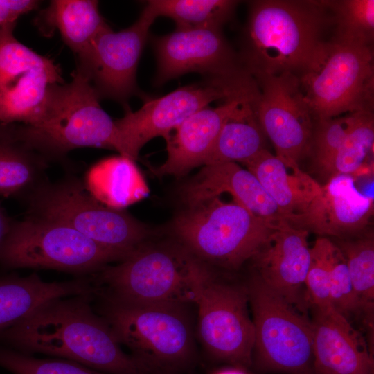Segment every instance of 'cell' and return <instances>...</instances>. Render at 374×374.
I'll list each match as a JSON object with an SVG mask.
<instances>
[{
  "mask_svg": "<svg viewBox=\"0 0 374 374\" xmlns=\"http://www.w3.org/2000/svg\"><path fill=\"white\" fill-rule=\"evenodd\" d=\"M244 91L239 84L205 80L179 87L155 98H149L137 111L127 106L124 116L115 120L121 145V156L135 161L151 139L169 134L185 120L215 100H224Z\"/></svg>",
  "mask_w": 374,
  "mask_h": 374,
  "instance_id": "cell-15",
  "label": "cell"
},
{
  "mask_svg": "<svg viewBox=\"0 0 374 374\" xmlns=\"http://www.w3.org/2000/svg\"><path fill=\"white\" fill-rule=\"evenodd\" d=\"M313 374H373L365 337L332 307L312 308Z\"/></svg>",
  "mask_w": 374,
  "mask_h": 374,
  "instance_id": "cell-19",
  "label": "cell"
},
{
  "mask_svg": "<svg viewBox=\"0 0 374 374\" xmlns=\"http://www.w3.org/2000/svg\"><path fill=\"white\" fill-rule=\"evenodd\" d=\"M108 299L127 303H195L215 276L209 266L179 243L141 245L98 272Z\"/></svg>",
  "mask_w": 374,
  "mask_h": 374,
  "instance_id": "cell-4",
  "label": "cell"
},
{
  "mask_svg": "<svg viewBox=\"0 0 374 374\" xmlns=\"http://www.w3.org/2000/svg\"><path fill=\"white\" fill-rule=\"evenodd\" d=\"M39 1L35 0H0V28L16 23L21 15L37 8Z\"/></svg>",
  "mask_w": 374,
  "mask_h": 374,
  "instance_id": "cell-36",
  "label": "cell"
},
{
  "mask_svg": "<svg viewBox=\"0 0 374 374\" xmlns=\"http://www.w3.org/2000/svg\"><path fill=\"white\" fill-rule=\"evenodd\" d=\"M332 13V39L372 46L374 36L373 0L324 1Z\"/></svg>",
  "mask_w": 374,
  "mask_h": 374,
  "instance_id": "cell-31",
  "label": "cell"
},
{
  "mask_svg": "<svg viewBox=\"0 0 374 374\" xmlns=\"http://www.w3.org/2000/svg\"><path fill=\"white\" fill-rule=\"evenodd\" d=\"M339 239L335 244L344 254L359 303L364 327L373 339L374 240L371 233Z\"/></svg>",
  "mask_w": 374,
  "mask_h": 374,
  "instance_id": "cell-28",
  "label": "cell"
},
{
  "mask_svg": "<svg viewBox=\"0 0 374 374\" xmlns=\"http://www.w3.org/2000/svg\"><path fill=\"white\" fill-rule=\"evenodd\" d=\"M278 225L217 196L185 205L171 226L177 241L199 260L232 270L252 259Z\"/></svg>",
  "mask_w": 374,
  "mask_h": 374,
  "instance_id": "cell-5",
  "label": "cell"
},
{
  "mask_svg": "<svg viewBox=\"0 0 374 374\" xmlns=\"http://www.w3.org/2000/svg\"><path fill=\"white\" fill-rule=\"evenodd\" d=\"M330 299L332 307L348 319L351 315L360 314L346 261L338 246L332 264Z\"/></svg>",
  "mask_w": 374,
  "mask_h": 374,
  "instance_id": "cell-35",
  "label": "cell"
},
{
  "mask_svg": "<svg viewBox=\"0 0 374 374\" xmlns=\"http://www.w3.org/2000/svg\"><path fill=\"white\" fill-rule=\"evenodd\" d=\"M198 307L197 332L215 358L237 368L253 363L255 331L247 287L214 278L203 289Z\"/></svg>",
  "mask_w": 374,
  "mask_h": 374,
  "instance_id": "cell-14",
  "label": "cell"
},
{
  "mask_svg": "<svg viewBox=\"0 0 374 374\" xmlns=\"http://www.w3.org/2000/svg\"><path fill=\"white\" fill-rule=\"evenodd\" d=\"M103 317L119 344L151 371L181 367L192 358L193 335L184 305L108 299Z\"/></svg>",
  "mask_w": 374,
  "mask_h": 374,
  "instance_id": "cell-8",
  "label": "cell"
},
{
  "mask_svg": "<svg viewBox=\"0 0 374 374\" xmlns=\"http://www.w3.org/2000/svg\"><path fill=\"white\" fill-rule=\"evenodd\" d=\"M253 87L229 98L217 107L209 105L194 113L166 139L168 157L157 175L181 177L204 166L226 121L251 95Z\"/></svg>",
  "mask_w": 374,
  "mask_h": 374,
  "instance_id": "cell-20",
  "label": "cell"
},
{
  "mask_svg": "<svg viewBox=\"0 0 374 374\" xmlns=\"http://www.w3.org/2000/svg\"><path fill=\"white\" fill-rule=\"evenodd\" d=\"M124 258L62 222L28 214L13 220L0 244V266L4 269H47L85 275Z\"/></svg>",
  "mask_w": 374,
  "mask_h": 374,
  "instance_id": "cell-7",
  "label": "cell"
},
{
  "mask_svg": "<svg viewBox=\"0 0 374 374\" xmlns=\"http://www.w3.org/2000/svg\"><path fill=\"white\" fill-rule=\"evenodd\" d=\"M100 100L89 80L75 69L70 82L51 88L33 123H17L18 132L48 163L64 165L69 152L82 148H106L121 154L115 120L102 108Z\"/></svg>",
  "mask_w": 374,
  "mask_h": 374,
  "instance_id": "cell-3",
  "label": "cell"
},
{
  "mask_svg": "<svg viewBox=\"0 0 374 374\" xmlns=\"http://www.w3.org/2000/svg\"><path fill=\"white\" fill-rule=\"evenodd\" d=\"M27 214L62 222L126 258L147 242L148 227L124 209L105 205L71 172L47 181L24 202Z\"/></svg>",
  "mask_w": 374,
  "mask_h": 374,
  "instance_id": "cell-6",
  "label": "cell"
},
{
  "mask_svg": "<svg viewBox=\"0 0 374 374\" xmlns=\"http://www.w3.org/2000/svg\"><path fill=\"white\" fill-rule=\"evenodd\" d=\"M13 220L8 215L0 201V244L8 233Z\"/></svg>",
  "mask_w": 374,
  "mask_h": 374,
  "instance_id": "cell-37",
  "label": "cell"
},
{
  "mask_svg": "<svg viewBox=\"0 0 374 374\" xmlns=\"http://www.w3.org/2000/svg\"><path fill=\"white\" fill-rule=\"evenodd\" d=\"M299 80L317 121L372 112L373 47L332 38L319 65Z\"/></svg>",
  "mask_w": 374,
  "mask_h": 374,
  "instance_id": "cell-10",
  "label": "cell"
},
{
  "mask_svg": "<svg viewBox=\"0 0 374 374\" xmlns=\"http://www.w3.org/2000/svg\"><path fill=\"white\" fill-rule=\"evenodd\" d=\"M156 19L145 6L130 26L115 32L106 26L77 55L75 69L89 80L100 99L115 100L125 108L132 96L141 94L137 67Z\"/></svg>",
  "mask_w": 374,
  "mask_h": 374,
  "instance_id": "cell-12",
  "label": "cell"
},
{
  "mask_svg": "<svg viewBox=\"0 0 374 374\" xmlns=\"http://www.w3.org/2000/svg\"><path fill=\"white\" fill-rule=\"evenodd\" d=\"M333 24L324 1L258 0L249 3L239 62L251 76L289 73L299 78L320 63Z\"/></svg>",
  "mask_w": 374,
  "mask_h": 374,
  "instance_id": "cell-2",
  "label": "cell"
},
{
  "mask_svg": "<svg viewBox=\"0 0 374 374\" xmlns=\"http://www.w3.org/2000/svg\"><path fill=\"white\" fill-rule=\"evenodd\" d=\"M253 92L223 125L204 166L244 163L265 148V135L251 103Z\"/></svg>",
  "mask_w": 374,
  "mask_h": 374,
  "instance_id": "cell-26",
  "label": "cell"
},
{
  "mask_svg": "<svg viewBox=\"0 0 374 374\" xmlns=\"http://www.w3.org/2000/svg\"><path fill=\"white\" fill-rule=\"evenodd\" d=\"M224 193L258 217L276 225L287 222L257 177L237 163L204 166L183 186L180 195L183 203L187 205Z\"/></svg>",
  "mask_w": 374,
  "mask_h": 374,
  "instance_id": "cell-21",
  "label": "cell"
},
{
  "mask_svg": "<svg viewBox=\"0 0 374 374\" xmlns=\"http://www.w3.org/2000/svg\"><path fill=\"white\" fill-rule=\"evenodd\" d=\"M374 119L372 112H356L354 123L343 145L322 173L328 179L338 175H355L365 166L373 151Z\"/></svg>",
  "mask_w": 374,
  "mask_h": 374,
  "instance_id": "cell-30",
  "label": "cell"
},
{
  "mask_svg": "<svg viewBox=\"0 0 374 374\" xmlns=\"http://www.w3.org/2000/svg\"><path fill=\"white\" fill-rule=\"evenodd\" d=\"M251 103L276 155L290 166L299 165L310 151L317 120L299 78L291 73L257 74Z\"/></svg>",
  "mask_w": 374,
  "mask_h": 374,
  "instance_id": "cell-11",
  "label": "cell"
},
{
  "mask_svg": "<svg viewBox=\"0 0 374 374\" xmlns=\"http://www.w3.org/2000/svg\"><path fill=\"white\" fill-rule=\"evenodd\" d=\"M46 26L57 28L64 42L76 55L108 24L93 0H54L40 14Z\"/></svg>",
  "mask_w": 374,
  "mask_h": 374,
  "instance_id": "cell-27",
  "label": "cell"
},
{
  "mask_svg": "<svg viewBox=\"0 0 374 374\" xmlns=\"http://www.w3.org/2000/svg\"><path fill=\"white\" fill-rule=\"evenodd\" d=\"M356 112L317 121L310 150L321 173L343 145L355 119Z\"/></svg>",
  "mask_w": 374,
  "mask_h": 374,
  "instance_id": "cell-34",
  "label": "cell"
},
{
  "mask_svg": "<svg viewBox=\"0 0 374 374\" xmlns=\"http://www.w3.org/2000/svg\"><path fill=\"white\" fill-rule=\"evenodd\" d=\"M0 366L14 374H107L71 360L38 359L2 346Z\"/></svg>",
  "mask_w": 374,
  "mask_h": 374,
  "instance_id": "cell-33",
  "label": "cell"
},
{
  "mask_svg": "<svg viewBox=\"0 0 374 374\" xmlns=\"http://www.w3.org/2000/svg\"><path fill=\"white\" fill-rule=\"evenodd\" d=\"M48 163L21 139L17 123L0 122V197L23 203L49 180Z\"/></svg>",
  "mask_w": 374,
  "mask_h": 374,
  "instance_id": "cell-24",
  "label": "cell"
},
{
  "mask_svg": "<svg viewBox=\"0 0 374 374\" xmlns=\"http://www.w3.org/2000/svg\"><path fill=\"white\" fill-rule=\"evenodd\" d=\"M337 246L326 237L319 238L310 248V262L305 287L310 308L332 307L330 282Z\"/></svg>",
  "mask_w": 374,
  "mask_h": 374,
  "instance_id": "cell-32",
  "label": "cell"
},
{
  "mask_svg": "<svg viewBox=\"0 0 374 374\" xmlns=\"http://www.w3.org/2000/svg\"><path fill=\"white\" fill-rule=\"evenodd\" d=\"M256 365L265 371L313 374L312 328L307 314L254 274L247 286Z\"/></svg>",
  "mask_w": 374,
  "mask_h": 374,
  "instance_id": "cell-9",
  "label": "cell"
},
{
  "mask_svg": "<svg viewBox=\"0 0 374 374\" xmlns=\"http://www.w3.org/2000/svg\"><path fill=\"white\" fill-rule=\"evenodd\" d=\"M215 374H246L241 368H227L222 371H220Z\"/></svg>",
  "mask_w": 374,
  "mask_h": 374,
  "instance_id": "cell-38",
  "label": "cell"
},
{
  "mask_svg": "<svg viewBox=\"0 0 374 374\" xmlns=\"http://www.w3.org/2000/svg\"><path fill=\"white\" fill-rule=\"evenodd\" d=\"M239 1L233 0H150L145 6L154 16L172 19L177 29L222 28Z\"/></svg>",
  "mask_w": 374,
  "mask_h": 374,
  "instance_id": "cell-29",
  "label": "cell"
},
{
  "mask_svg": "<svg viewBox=\"0 0 374 374\" xmlns=\"http://www.w3.org/2000/svg\"><path fill=\"white\" fill-rule=\"evenodd\" d=\"M91 294L44 303L0 332V341L22 353L62 357L107 374H149L147 366L123 351L107 321L93 311Z\"/></svg>",
  "mask_w": 374,
  "mask_h": 374,
  "instance_id": "cell-1",
  "label": "cell"
},
{
  "mask_svg": "<svg viewBox=\"0 0 374 374\" xmlns=\"http://www.w3.org/2000/svg\"><path fill=\"white\" fill-rule=\"evenodd\" d=\"M93 292L91 282L85 277L46 282L36 273L25 277L15 274L0 276V332L51 300Z\"/></svg>",
  "mask_w": 374,
  "mask_h": 374,
  "instance_id": "cell-23",
  "label": "cell"
},
{
  "mask_svg": "<svg viewBox=\"0 0 374 374\" xmlns=\"http://www.w3.org/2000/svg\"><path fill=\"white\" fill-rule=\"evenodd\" d=\"M152 43L157 86L191 72L215 82H231L247 73L222 28H176L153 38Z\"/></svg>",
  "mask_w": 374,
  "mask_h": 374,
  "instance_id": "cell-16",
  "label": "cell"
},
{
  "mask_svg": "<svg viewBox=\"0 0 374 374\" xmlns=\"http://www.w3.org/2000/svg\"><path fill=\"white\" fill-rule=\"evenodd\" d=\"M243 164L257 177L287 222L305 211L321 188L299 165L286 164L266 148Z\"/></svg>",
  "mask_w": 374,
  "mask_h": 374,
  "instance_id": "cell-22",
  "label": "cell"
},
{
  "mask_svg": "<svg viewBox=\"0 0 374 374\" xmlns=\"http://www.w3.org/2000/svg\"><path fill=\"white\" fill-rule=\"evenodd\" d=\"M373 197L361 193L350 175L327 180L305 211L288 223L298 229L339 239L364 231L373 214Z\"/></svg>",
  "mask_w": 374,
  "mask_h": 374,
  "instance_id": "cell-17",
  "label": "cell"
},
{
  "mask_svg": "<svg viewBox=\"0 0 374 374\" xmlns=\"http://www.w3.org/2000/svg\"><path fill=\"white\" fill-rule=\"evenodd\" d=\"M308 236V231L284 222L251 259L260 280L305 314L310 308L303 293L310 262Z\"/></svg>",
  "mask_w": 374,
  "mask_h": 374,
  "instance_id": "cell-18",
  "label": "cell"
},
{
  "mask_svg": "<svg viewBox=\"0 0 374 374\" xmlns=\"http://www.w3.org/2000/svg\"><path fill=\"white\" fill-rule=\"evenodd\" d=\"M16 23L0 28V122L33 123L51 88L63 83L61 70L14 35Z\"/></svg>",
  "mask_w": 374,
  "mask_h": 374,
  "instance_id": "cell-13",
  "label": "cell"
},
{
  "mask_svg": "<svg viewBox=\"0 0 374 374\" xmlns=\"http://www.w3.org/2000/svg\"><path fill=\"white\" fill-rule=\"evenodd\" d=\"M83 181L96 199L117 209H123L147 193L134 161L121 155L103 159L92 166Z\"/></svg>",
  "mask_w": 374,
  "mask_h": 374,
  "instance_id": "cell-25",
  "label": "cell"
}]
</instances>
